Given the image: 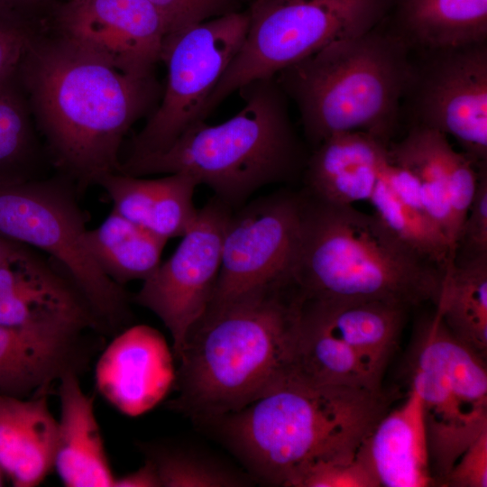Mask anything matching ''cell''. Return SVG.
<instances>
[{"mask_svg":"<svg viewBox=\"0 0 487 487\" xmlns=\"http://www.w3.org/2000/svg\"><path fill=\"white\" fill-rule=\"evenodd\" d=\"M16 73L52 164L78 193L119 171L124 136L162 94L155 75L124 73L45 23Z\"/></svg>","mask_w":487,"mask_h":487,"instance_id":"obj_1","label":"cell"},{"mask_svg":"<svg viewBox=\"0 0 487 487\" xmlns=\"http://www.w3.org/2000/svg\"><path fill=\"white\" fill-rule=\"evenodd\" d=\"M303 299L289 280L207 309L176 358L172 408L212 421L277 386L292 371Z\"/></svg>","mask_w":487,"mask_h":487,"instance_id":"obj_2","label":"cell"},{"mask_svg":"<svg viewBox=\"0 0 487 487\" xmlns=\"http://www.w3.org/2000/svg\"><path fill=\"white\" fill-rule=\"evenodd\" d=\"M389 409L382 390L317 384L291 371L263 396L211 422L258 479L296 487L317 463L354 459Z\"/></svg>","mask_w":487,"mask_h":487,"instance_id":"obj_3","label":"cell"},{"mask_svg":"<svg viewBox=\"0 0 487 487\" xmlns=\"http://www.w3.org/2000/svg\"><path fill=\"white\" fill-rule=\"evenodd\" d=\"M238 91L244 106L234 116L218 124L198 121L166 150L121 161L119 172H185L232 209L259 188L292 179L307 159L287 96L275 78L254 80Z\"/></svg>","mask_w":487,"mask_h":487,"instance_id":"obj_4","label":"cell"},{"mask_svg":"<svg viewBox=\"0 0 487 487\" xmlns=\"http://www.w3.org/2000/svg\"><path fill=\"white\" fill-rule=\"evenodd\" d=\"M383 22L335 41L276 75L297 106L313 148L349 132L392 142L412 78V48L391 27L383 28Z\"/></svg>","mask_w":487,"mask_h":487,"instance_id":"obj_5","label":"cell"},{"mask_svg":"<svg viewBox=\"0 0 487 487\" xmlns=\"http://www.w3.org/2000/svg\"><path fill=\"white\" fill-rule=\"evenodd\" d=\"M300 194L292 277L305 299L437 303L445 272L400 249L372 214Z\"/></svg>","mask_w":487,"mask_h":487,"instance_id":"obj_6","label":"cell"},{"mask_svg":"<svg viewBox=\"0 0 487 487\" xmlns=\"http://www.w3.org/2000/svg\"><path fill=\"white\" fill-rule=\"evenodd\" d=\"M78 191L68 178L0 179V234L53 258L84 298L105 333L132 321L129 295L99 268L86 245Z\"/></svg>","mask_w":487,"mask_h":487,"instance_id":"obj_7","label":"cell"},{"mask_svg":"<svg viewBox=\"0 0 487 487\" xmlns=\"http://www.w3.org/2000/svg\"><path fill=\"white\" fill-rule=\"evenodd\" d=\"M407 370L420 406L430 473L440 485L487 431L485 359L455 338L435 312L418 329Z\"/></svg>","mask_w":487,"mask_h":487,"instance_id":"obj_8","label":"cell"},{"mask_svg":"<svg viewBox=\"0 0 487 487\" xmlns=\"http://www.w3.org/2000/svg\"><path fill=\"white\" fill-rule=\"evenodd\" d=\"M392 0H254L244 42L213 90L206 119L243 86L275 78L326 45L365 32L389 15Z\"/></svg>","mask_w":487,"mask_h":487,"instance_id":"obj_9","label":"cell"},{"mask_svg":"<svg viewBox=\"0 0 487 487\" xmlns=\"http://www.w3.org/2000/svg\"><path fill=\"white\" fill-rule=\"evenodd\" d=\"M248 26L245 10L165 36L161 61L167 67L166 85L127 158L162 152L203 120L206 103L240 50Z\"/></svg>","mask_w":487,"mask_h":487,"instance_id":"obj_10","label":"cell"},{"mask_svg":"<svg viewBox=\"0 0 487 487\" xmlns=\"http://www.w3.org/2000/svg\"><path fill=\"white\" fill-rule=\"evenodd\" d=\"M421 51L405 96L412 125L453 137L476 164L487 165V41Z\"/></svg>","mask_w":487,"mask_h":487,"instance_id":"obj_11","label":"cell"},{"mask_svg":"<svg viewBox=\"0 0 487 487\" xmlns=\"http://www.w3.org/2000/svg\"><path fill=\"white\" fill-rule=\"evenodd\" d=\"M301 194L280 191L232 213L225 229L211 308L265 286L294 280Z\"/></svg>","mask_w":487,"mask_h":487,"instance_id":"obj_12","label":"cell"},{"mask_svg":"<svg viewBox=\"0 0 487 487\" xmlns=\"http://www.w3.org/2000/svg\"><path fill=\"white\" fill-rule=\"evenodd\" d=\"M232 210L216 197L198 209L174 253L142 281L132 299L156 315L169 330L175 358L211 302Z\"/></svg>","mask_w":487,"mask_h":487,"instance_id":"obj_13","label":"cell"},{"mask_svg":"<svg viewBox=\"0 0 487 487\" xmlns=\"http://www.w3.org/2000/svg\"><path fill=\"white\" fill-rule=\"evenodd\" d=\"M45 23L124 73L152 76L161 61L166 28L149 0H65Z\"/></svg>","mask_w":487,"mask_h":487,"instance_id":"obj_14","label":"cell"},{"mask_svg":"<svg viewBox=\"0 0 487 487\" xmlns=\"http://www.w3.org/2000/svg\"><path fill=\"white\" fill-rule=\"evenodd\" d=\"M91 330L77 321L0 326V391L36 397L49 394L51 385L69 372L82 374L94 353L85 336Z\"/></svg>","mask_w":487,"mask_h":487,"instance_id":"obj_15","label":"cell"},{"mask_svg":"<svg viewBox=\"0 0 487 487\" xmlns=\"http://www.w3.org/2000/svg\"><path fill=\"white\" fill-rule=\"evenodd\" d=\"M172 354L156 329L126 327L98 358L97 391L121 413L139 416L158 404L174 383Z\"/></svg>","mask_w":487,"mask_h":487,"instance_id":"obj_16","label":"cell"},{"mask_svg":"<svg viewBox=\"0 0 487 487\" xmlns=\"http://www.w3.org/2000/svg\"><path fill=\"white\" fill-rule=\"evenodd\" d=\"M389 144L363 132L326 138L306 161L304 191L335 205L369 201L387 161Z\"/></svg>","mask_w":487,"mask_h":487,"instance_id":"obj_17","label":"cell"},{"mask_svg":"<svg viewBox=\"0 0 487 487\" xmlns=\"http://www.w3.org/2000/svg\"><path fill=\"white\" fill-rule=\"evenodd\" d=\"M356 457L378 487L434 485L425 429L417 396L405 400L377 421L362 442Z\"/></svg>","mask_w":487,"mask_h":487,"instance_id":"obj_18","label":"cell"},{"mask_svg":"<svg viewBox=\"0 0 487 487\" xmlns=\"http://www.w3.org/2000/svg\"><path fill=\"white\" fill-rule=\"evenodd\" d=\"M60 418L53 468L68 487H114V475L97 423L94 399L81 389L79 375L59 381Z\"/></svg>","mask_w":487,"mask_h":487,"instance_id":"obj_19","label":"cell"},{"mask_svg":"<svg viewBox=\"0 0 487 487\" xmlns=\"http://www.w3.org/2000/svg\"><path fill=\"white\" fill-rule=\"evenodd\" d=\"M57 435L48 394L25 399L0 391V467L14 486L44 480L53 469Z\"/></svg>","mask_w":487,"mask_h":487,"instance_id":"obj_20","label":"cell"},{"mask_svg":"<svg viewBox=\"0 0 487 487\" xmlns=\"http://www.w3.org/2000/svg\"><path fill=\"white\" fill-rule=\"evenodd\" d=\"M321 322L349 345L381 384L404 325L408 307L385 300L327 301L304 298Z\"/></svg>","mask_w":487,"mask_h":487,"instance_id":"obj_21","label":"cell"},{"mask_svg":"<svg viewBox=\"0 0 487 487\" xmlns=\"http://www.w3.org/2000/svg\"><path fill=\"white\" fill-rule=\"evenodd\" d=\"M393 25L410 46L448 48L487 41V0H392Z\"/></svg>","mask_w":487,"mask_h":487,"instance_id":"obj_22","label":"cell"},{"mask_svg":"<svg viewBox=\"0 0 487 487\" xmlns=\"http://www.w3.org/2000/svg\"><path fill=\"white\" fill-rule=\"evenodd\" d=\"M455 152L446 135L420 125H411L400 141L389 144L390 156L416 177L425 213L446 235L453 259L457 233L448 202V183Z\"/></svg>","mask_w":487,"mask_h":487,"instance_id":"obj_23","label":"cell"},{"mask_svg":"<svg viewBox=\"0 0 487 487\" xmlns=\"http://www.w3.org/2000/svg\"><path fill=\"white\" fill-rule=\"evenodd\" d=\"M292 371L317 384L382 390L354 350L321 322L304 299Z\"/></svg>","mask_w":487,"mask_h":487,"instance_id":"obj_24","label":"cell"},{"mask_svg":"<svg viewBox=\"0 0 487 487\" xmlns=\"http://www.w3.org/2000/svg\"><path fill=\"white\" fill-rule=\"evenodd\" d=\"M85 242L102 271L124 287L154 272L167 240L112 210L98 226L87 229Z\"/></svg>","mask_w":487,"mask_h":487,"instance_id":"obj_25","label":"cell"},{"mask_svg":"<svg viewBox=\"0 0 487 487\" xmlns=\"http://www.w3.org/2000/svg\"><path fill=\"white\" fill-rule=\"evenodd\" d=\"M436 312L449 332L485 359L487 256L452 262L446 270Z\"/></svg>","mask_w":487,"mask_h":487,"instance_id":"obj_26","label":"cell"},{"mask_svg":"<svg viewBox=\"0 0 487 487\" xmlns=\"http://www.w3.org/2000/svg\"><path fill=\"white\" fill-rule=\"evenodd\" d=\"M369 202L379 225L404 253L443 272L451 265L453 253L444 233L424 214L400 201L381 177Z\"/></svg>","mask_w":487,"mask_h":487,"instance_id":"obj_27","label":"cell"},{"mask_svg":"<svg viewBox=\"0 0 487 487\" xmlns=\"http://www.w3.org/2000/svg\"><path fill=\"white\" fill-rule=\"evenodd\" d=\"M35 124L16 70L0 83V179L33 178Z\"/></svg>","mask_w":487,"mask_h":487,"instance_id":"obj_28","label":"cell"},{"mask_svg":"<svg viewBox=\"0 0 487 487\" xmlns=\"http://www.w3.org/2000/svg\"><path fill=\"white\" fill-rule=\"evenodd\" d=\"M156 468L161 487H231L245 482L234 472L186 451L162 446H142Z\"/></svg>","mask_w":487,"mask_h":487,"instance_id":"obj_29","label":"cell"},{"mask_svg":"<svg viewBox=\"0 0 487 487\" xmlns=\"http://www.w3.org/2000/svg\"><path fill=\"white\" fill-rule=\"evenodd\" d=\"M198 185V182L185 172L155 179L149 230L167 241L185 234L198 216V209L194 205Z\"/></svg>","mask_w":487,"mask_h":487,"instance_id":"obj_30","label":"cell"},{"mask_svg":"<svg viewBox=\"0 0 487 487\" xmlns=\"http://www.w3.org/2000/svg\"><path fill=\"white\" fill-rule=\"evenodd\" d=\"M101 186L113 203V209L126 220L149 230L155 179H143L119 171L101 176Z\"/></svg>","mask_w":487,"mask_h":487,"instance_id":"obj_31","label":"cell"},{"mask_svg":"<svg viewBox=\"0 0 487 487\" xmlns=\"http://www.w3.org/2000/svg\"><path fill=\"white\" fill-rule=\"evenodd\" d=\"M65 277L30 247L0 264V299L54 284Z\"/></svg>","mask_w":487,"mask_h":487,"instance_id":"obj_32","label":"cell"},{"mask_svg":"<svg viewBox=\"0 0 487 487\" xmlns=\"http://www.w3.org/2000/svg\"><path fill=\"white\" fill-rule=\"evenodd\" d=\"M160 13L166 35L238 12L242 0H149Z\"/></svg>","mask_w":487,"mask_h":487,"instance_id":"obj_33","label":"cell"},{"mask_svg":"<svg viewBox=\"0 0 487 487\" xmlns=\"http://www.w3.org/2000/svg\"><path fill=\"white\" fill-rule=\"evenodd\" d=\"M487 256V169L480 175L478 187L461 227L454 261Z\"/></svg>","mask_w":487,"mask_h":487,"instance_id":"obj_34","label":"cell"},{"mask_svg":"<svg viewBox=\"0 0 487 487\" xmlns=\"http://www.w3.org/2000/svg\"><path fill=\"white\" fill-rule=\"evenodd\" d=\"M42 24L0 6V83L16 70L30 39Z\"/></svg>","mask_w":487,"mask_h":487,"instance_id":"obj_35","label":"cell"},{"mask_svg":"<svg viewBox=\"0 0 487 487\" xmlns=\"http://www.w3.org/2000/svg\"><path fill=\"white\" fill-rule=\"evenodd\" d=\"M484 169L487 165H478L463 152H455L449 176L448 202L457 239Z\"/></svg>","mask_w":487,"mask_h":487,"instance_id":"obj_36","label":"cell"},{"mask_svg":"<svg viewBox=\"0 0 487 487\" xmlns=\"http://www.w3.org/2000/svg\"><path fill=\"white\" fill-rule=\"evenodd\" d=\"M296 487H378L355 456L345 462H321L308 468Z\"/></svg>","mask_w":487,"mask_h":487,"instance_id":"obj_37","label":"cell"},{"mask_svg":"<svg viewBox=\"0 0 487 487\" xmlns=\"http://www.w3.org/2000/svg\"><path fill=\"white\" fill-rule=\"evenodd\" d=\"M441 486H487V431L482 433L460 455Z\"/></svg>","mask_w":487,"mask_h":487,"instance_id":"obj_38","label":"cell"},{"mask_svg":"<svg viewBox=\"0 0 487 487\" xmlns=\"http://www.w3.org/2000/svg\"><path fill=\"white\" fill-rule=\"evenodd\" d=\"M58 0H0V6L33 21H44Z\"/></svg>","mask_w":487,"mask_h":487,"instance_id":"obj_39","label":"cell"},{"mask_svg":"<svg viewBox=\"0 0 487 487\" xmlns=\"http://www.w3.org/2000/svg\"><path fill=\"white\" fill-rule=\"evenodd\" d=\"M114 487H161L153 464L146 459L143 465L134 472L115 476Z\"/></svg>","mask_w":487,"mask_h":487,"instance_id":"obj_40","label":"cell"},{"mask_svg":"<svg viewBox=\"0 0 487 487\" xmlns=\"http://www.w3.org/2000/svg\"><path fill=\"white\" fill-rule=\"evenodd\" d=\"M27 247L0 234V264L18 255Z\"/></svg>","mask_w":487,"mask_h":487,"instance_id":"obj_41","label":"cell"},{"mask_svg":"<svg viewBox=\"0 0 487 487\" xmlns=\"http://www.w3.org/2000/svg\"><path fill=\"white\" fill-rule=\"evenodd\" d=\"M2 473H3V470H2V468L0 467V486L3 485Z\"/></svg>","mask_w":487,"mask_h":487,"instance_id":"obj_42","label":"cell"}]
</instances>
